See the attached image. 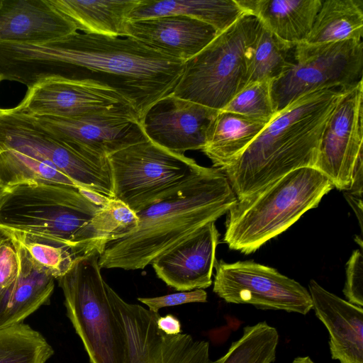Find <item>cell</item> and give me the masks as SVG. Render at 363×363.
Segmentation results:
<instances>
[{
	"mask_svg": "<svg viewBox=\"0 0 363 363\" xmlns=\"http://www.w3.org/2000/svg\"><path fill=\"white\" fill-rule=\"evenodd\" d=\"M184 62L130 37L74 33L43 43H0V78L31 87L50 77L90 79L126 98L139 121L170 94Z\"/></svg>",
	"mask_w": 363,
	"mask_h": 363,
	"instance_id": "cell-1",
	"label": "cell"
},
{
	"mask_svg": "<svg viewBox=\"0 0 363 363\" xmlns=\"http://www.w3.org/2000/svg\"><path fill=\"white\" fill-rule=\"evenodd\" d=\"M354 86L308 93L278 112L245 151L221 169L237 199L296 169L315 168L325 127Z\"/></svg>",
	"mask_w": 363,
	"mask_h": 363,
	"instance_id": "cell-2",
	"label": "cell"
},
{
	"mask_svg": "<svg viewBox=\"0 0 363 363\" xmlns=\"http://www.w3.org/2000/svg\"><path fill=\"white\" fill-rule=\"evenodd\" d=\"M236 201L223 171L208 167L183 191L137 212L138 223L134 230L102 245L99 267L143 269L205 225L227 213Z\"/></svg>",
	"mask_w": 363,
	"mask_h": 363,
	"instance_id": "cell-3",
	"label": "cell"
},
{
	"mask_svg": "<svg viewBox=\"0 0 363 363\" xmlns=\"http://www.w3.org/2000/svg\"><path fill=\"white\" fill-rule=\"evenodd\" d=\"M333 188L315 168L296 169L237 199L227 213L223 241L230 250L251 254L316 208Z\"/></svg>",
	"mask_w": 363,
	"mask_h": 363,
	"instance_id": "cell-4",
	"label": "cell"
},
{
	"mask_svg": "<svg viewBox=\"0 0 363 363\" xmlns=\"http://www.w3.org/2000/svg\"><path fill=\"white\" fill-rule=\"evenodd\" d=\"M102 206L87 198L80 188L69 185L30 182L2 186L0 228L46 237L92 252L98 249L89 240L87 227Z\"/></svg>",
	"mask_w": 363,
	"mask_h": 363,
	"instance_id": "cell-5",
	"label": "cell"
},
{
	"mask_svg": "<svg viewBox=\"0 0 363 363\" xmlns=\"http://www.w3.org/2000/svg\"><path fill=\"white\" fill-rule=\"evenodd\" d=\"M260 22L245 13L184 62L172 94L218 111L247 84V59Z\"/></svg>",
	"mask_w": 363,
	"mask_h": 363,
	"instance_id": "cell-6",
	"label": "cell"
},
{
	"mask_svg": "<svg viewBox=\"0 0 363 363\" xmlns=\"http://www.w3.org/2000/svg\"><path fill=\"white\" fill-rule=\"evenodd\" d=\"M99 252L79 259L58 279L67 315L91 363H125L123 331L116 318L101 274Z\"/></svg>",
	"mask_w": 363,
	"mask_h": 363,
	"instance_id": "cell-7",
	"label": "cell"
},
{
	"mask_svg": "<svg viewBox=\"0 0 363 363\" xmlns=\"http://www.w3.org/2000/svg\"><path fill=\"white\" fill-rule=\"evenodd\" d=\"M114 199L137 213L183 191L208 169L150 140L108 157Z\"/></svg>",
	"mask_w": 363,
	"mask_h": 363,
	"instance_id": "cell-8",
	"label": "cell"
},
{
	"mask_svg": "<svg viewBox=\"0 0 363 363\" xmlns=\"http://www.w3.org/2000/svg\"><path fill=\"white\" fill-rule=\"evenodd\" d=\"M23 152L42 159L80 189L114 199L108 158L90 157L60 140L37 119L15 107L0 108V149Z\"/></svg>",
	"mask_w": 363,
	"mask_h": 363,
	"instance_id": "cell-9",
	"label": "cell"
},
{
	"mask_svg": "<svg viewBox=\"0 0 363 363\" xmlns=\"http://www.w3.org/2000/svg\"><path fill=\"white\" fill-rule=\"evenodd\" d=\"M362 40L296 45L293 61L272 82L276 113L308 93L335 87H351L362 81Z\"/></svg>",
	"mask_w": 363,
	"mask_h": 363,
	"instance_id": "cell-10",
	"label": "cell"
},
{
	"mask_svg": "<svg viewBox=\"0 0 363 363\" xmlns=\"http://www.w3.org/2000/svg\"><path fill=\"white\" fill-rule=\"evenodd\" d=\"M213 292L227 303L306 315L312 308L309 291L277 269L253 261L216 262Z\"/></svg>",
	"mask_w": 363,
	"mask_h": 363,
	"instance_id": "cell-11",
	"label": "cell"
},
{
	"mask_svg": "<svg viewBox=\"0 0 363 363\" xmlns=\"http://www.w3.org/2000/svg\"><path fill=\"white\" fill-rule=\"evenodd\" d=\"M32 116L79 118L94 115L139 117L130 102L111 87L90 79L50 77L27 89L15 107Z\"/></svg>",
	"mask_w": 363,
	"mask_h": 363,
	"instance_id": "cell-12",
	"label": "cell"
},
{
	"mask_svg": "<svg viewBox=\"0 0 363 363\" xmlns=\"http://www.w3.org/2000/svg\"><path fill=\"white\" fill-rule=\"evenodd\" d=\"M363 84H356L341 100L322 136L315 168L336 189L347 191L362 161Z\"/></svg>",
	"mask_w": 363,
	"mask_h": 363,
	"instance_id": "cell-13",
	"label": "cell"
},
{
	"mask_svg": "<svg viewBox=\"0 0 363 363\" xmlns=\"http://www.w3.org/2000/svg\"><path fill=\"white\" fill-rule=\"evenodd\" d=\"M33 117L55 137L94 159H107L121 150L149 140L140 121L126 116Z\"/></svg>",
	"mask_w": 363,
	"mask_h": 363,
	"instance_id": "cell-14",
	"label": "cell"
},
{
	"mask_svg": "<svg viewBox=\"0 0 363 363\" xmlns=\"http://www.w3.org/2000/svg\"><path fill=\"white\" fill-rule=\"evenodd\" d=\"M218 111L170 94L153 104L140 123L149 140L184 155L188 150L203 148Z\"/></svg>",
	"mask_w": 363,
	"mask_h": 363,
	"instance_id": "cell-15",
	"label": "cell"
},
{
	"mask_svg": "<svg viewBox=\"0 0 363 363\" xmlns=\"http://www.w3.org/2000/svg\"><path fill=\"white\" fill-rule=\"evenodd\" d=\"M219 235L215 222L205 225L152 262L156 275L179 291L209 287Z\"/></svg>",
	"mask_w": 363,
	"mask_h": 363,
	"instance_id": "cell-16",
	"label": "cell"
},
{
	"mask_svg": "<svg viewBox=\"0 0 363 363\" xmlns=\"http://www.w3.org/2000/svg\"><path fill=\"white\" fill-rule=\"evenodd\" d=\"M125 36L172 57L187 61L218 35L210 25L181 15L127 21Z\"/></svg>",
	"mask_w": 363,
	"mask_h": 363,
	"instance_id": "cell-17",
	"label": "cell"
},
{
	"mask_svg": "<svg viewBox=\"0 0 363 363\" xmlns=\"http://www.w3.org/2000/svg\"><path fill=\"white\" fill-rule=\"evenodd\" d=\"M313 308L330 335L332 359L340 363H363V309L327 291L311 279Z\"/></svg>",
	"mask_w": 363,
	"mask_h": 363,
	"instance_id": "cell-18",
	"label": "cell"
},
{
	"mask_svg": "<svg viewBox=\"0 0 363 363\" xmlns=\"http://www.w3.org/2000/svg\"><path fill=\"white\" fill-rule=\"evenodd\" d=\"M77 32L49 0H2L0 43H43Z\"/></svg>",
	"mask_w": 363,
	"mask_h": 363,
	"instance_id": "cell-19",
	"label": "cell"
},
{
	"mask_svg": "<svg viewBox=\"0 0 363 363\" xmlns=\"http://www.w3.org/2000/svg\"><path fill=\"white\" fill-rule=\"evenodd\" d=\"M9 238L17 254L18 274L0 292V329L22 323L50 300L55 287V279L49 272L17 240Z\"/></svg>",
	"mask_w": 363,
	"mask_h": 363,
	"instance_id": "cell-20",
	"label": "cell"
},
{
	"mask_svg": "<svg viewBox=\"0 0 363 363\" xmlns=\"http://www.w3.org/2000/svg\"><path fill=\"white\" fill-rule=\"evenodd\" d=\"M106 290L123 331L125 363H160L164 333L157 325L159 313L127 303L108 284Z\"/></svg>",
	"mask_w": 363,
	"mask_h": 363,
	"instance_id": "cell-21",
	"label": "cell"
},
{
	"mask_svg": "<svg viewBox=\"0 0 363 363\" xmlns=\"http://www.w3.org/2000/svg\"><path fill=\"white\" fill-rule=\"evenodd\" d=\"M245 13L283 42L296 45L309 34L323 0H237Z\"/></svg>",
	"mask_w": 363,
	"mask_h": 363,
	"instance_id": "cell-22",
	"label": "cell"
},
{
	"mask_svg": "<svg viewBox=\"0 0 363 363\" xmlns=\"http://www.w3.org/2000/svg\"><path fill=\"white\" fill-rule=\"evenodd\" d=\"M140 0H49L50 4L86 34L125 36V23Z\"/></svg>",
	"mask_w": 363,
	"mask_h": 363,
	"instance_id": "cell-23",
	"label": "cell"
},
{
	"mask_svg": "<svg viewBox=\"0 0 363 363\" xmlns=\"http://www.w3.org/2000/svg\"><path fill=\"white\" fill-rule=\"evenodd\" d=\"M244 14L237 0H140L128 20L181 15L207 23L219 34Z\"/></svg>",
	"mask_w": 363,
	"mask_h": 363,
	"instance_id": "cell-24",
	"label": "cell"
},
{
	"mask_svg": "<svg viewBox=\"0 0 363 363\" xmlns=\"http://www.w3.org/2000/svg\"><path fill=\"white\" fill-rule=\"evenodd\" d=\"M268 123L219 111L201 151L211 160L213 167L221 169L238 158Z\"/></svg>",
	"mask_w": 363,
	"mask_h": 363,
	"instance_id": "cell-25",
	"label": "cell"
},
{
	"mask_svg": "<svg viewBox=\"0 0 363 363\" xmlns=\"http://www.w3.org/2000/svg\"><path fill=\"white\" fill-rule=\"evenodd\" d=\"M362 35V0H325L303 43L318 45L348 40H361Z\"/></svg>",
	"mask_w": 363,
	"mask_h": 363,
	"instance_id": "cell-26",
	"label": "cell"
},
{
	"mask_svg": "<svg viewBox=\"0 0 363 363\" xmlns=\"http://www.w3.org/2000/svg\"><path fill=\"white\" fill-rule=\"evenodd\" d=\"M295 46L279 39L260 23L247 55V84L279 77L293 61Z\"/></svg>",
	"mask_w": 363,
	"mask_h": 363,
	"instance_id": "cell-27",
	"label": "cell"
},
{
	"mask_svg": "<svg viewBox=\"0 0 363 363\" xmlns=\"http://www.w3.org/2000/svg\"><path fill=\"white\" fill-rule=\"evenodd\" d=\"M0 231L17 240L35 262L57 279L67 274L79 259L91 252L46 237L2 228Z\"/></svg>",
	"mask_w": 363,
	"mask_h": 363,
	"instance_id": "cell-28",
	"label": "cell"
},
{
	"mask_svg": "<svg viewBox=\"0 0 363 363\" xmlns=\"http://www.w3.org/2000/svg\"><path fill=\"white\" fill-rule=\"evenodd\" d=\"M30 182L79 187L70 178L42 159L13 149H0L1 187Z\"/></svg>",
	"mask_w": 363,
	"mask_h": 363,
	"instance_id": "cell-29",
	"label": "cell"
},
{
	"mask_svg": "<svg viewBox=\"0 0 363 363\" xmlns=\"http://www.w3.org/2000/svg\"><path fill=\"white\" fill-rule=\"evenodd\" d=\"M53 354L41 333L26 324L0 329V363H46Z\"/></svg>",
	"mask_w": 363,
	"mask_h": 363,
	"instance_id": "cell-30",
	"label": "cell"
},
{
	"mask_svg": "<svg viewBox=\"0 0 363 363\" xmlns=\"http://www.w3.org/2000/svg\"><path fill=\"white\" fill-rule=\"evenodd\" d=\"M278 343L277 330L267 323L247 325L243 328L242 337L219 358V363H272Z\"/></svg>",
	"mask_w": 363,
	"mask_h": 363,
	"instance_id": "cell-31",
	"label": "cell"
},
{
	"mask_svg": "<svg viewBox=\"0 0 363 363\" xmlns=\"http://www.w3.org/2000/svg\"><path fill=\"white\" fill-rule=\"evenodd\" d=\"M138 223L136 213L127 205L116 199H109L95 213L87 227L89 241L100 252L106 242L129 233Z\"/></svg>",
	"mask_w": 363,
	"mask_h": 363,
	"instance_id": "cell-32",
	"label": "cell"
},
{
	"mask_svg": "<svg viewBox=\"0 0 363 363\" xmlns=\"http://www.w3.org/2000/svg\"><path fill=\"white\" fill-rule=\"evenodd\" d=\"M272 80L250 82L220 111L269 122L276 116L272 98Z\"/></svg>",
	"mask_w": 363,
	"mask_h": 363,
	"instance_id": "cell-33",
	"label": "cell"
},
{
	"mask_svg": "<svg viewBox=\"0 0 363 363\" xmlns=\"http://www.w3.org/2000/svg\"><path fill=\"white\" fill-rule=\"evenodd\" d=\"M160 363H219V359L210 358L207 341L195 340L189 334H164Z\"/></svg>",
	"mask_w": 363,
	"mask_h": 363,
	"instance_id": "cell-34",
	"label": "cell"
},
{
	"mask_svg": "<svg viewBox=\"0 0 363 363\" xmlns=\"http://www.w3.org/2000/svg\"><path fill=\"white\" fill-rule=\"evenodd\" d=\"M343 293L350 303L363 306V255L362 249L353 251L346 265Z\"/></svg>",
	"mask_w": 363,
	"mask_h": 363,
	"instance_id": "cell-35",
	"label": "cell"
},
{
	"mask_svg": "<svg viewBox=\"0 0 363 363\" xmlns=\"http://www.w3.org/2000/svg\"><path fill=\"white\" fill-rule=\"evenodd\" d=\"M138 300L147 306L150 311L158 313L160 309L165 307L190 303H205L207 301V293L200 289L157 297L138 298Z\"/></svg>",
	"mask_w": 363,
	"mask_h": 363,
	"instance_id": "cell-36",
	"label": "cell"
},
{
	"mask_svg": "<svg viewBox=\"0 0 363 363\" xmlns=\"http://www.w3.org/2000/svg\"><path fill=\"white\" fill-rule=\"evenodd\" d=\"M0 238V292L14 281L18 274V260L14 246L3 233Z\"/></svg>",
	"mask_w": 363,
	"mask_h": 363,
	"instance_id": "cell-37",
	"label": "cell"
},
{
	"mask_svg": "<svg viewBox=\"0 0 363 363\" xmlns=\"http://www.w3.org/2000/svg\"><path fill=\"white\" fill-rule=\"evenodd\" d=\"M158 329L167 335H177L182 332L179 320L172 314L159 316L157 320Z\"/></svg>",
	"mask_w": 363,
	"mask_h": 363,
	"instance_id": "cell-38",
	"label": "cell"
},
{
	"mask_svg": "<svg viewBox=\"0 0 363 363\" xmlns=\"http://www.w3.org/2000/svg\"><path fill=\"white\" fill-rule=\"evenodd\" d=\"M291 363H315L309 357H298Z\"/></svg>",
	"mask_w": 363,
	"mask_h": 363,
	"instance_id": "cell-39",
	"label": "cell"
},
{
	"mask_svg": "<svg viewBox=\"0 0 363 363\" xmlns=\"http://www.w3.org/2000/svg\"><path fill=\"white\" fill-rule=\"evenodd\" d=\"M1 235H2V233H1V232L0 231V238H1Z\"/></svg>",
	"mask_w": 363,
	"mask_h": 363,
	"instance_id": "cell-40",
	"label": "cell"
},
{
	"mask_svg": "<svg viewBox=\"0 0 363 363\" xmlns=\"http://www.w3.org/2000/svg\"><path fill=\"white\" fill-rule=\"evenodd\" d=\"M2 0H0V4H1Z\"/></svg>",
	"mask_w": 363,
	"mask_h": 363,
	"instance_id": "cell-41",
	"label": "cell"
},
{
	"mask_svg": "<svg viewBox=\"0 0 363 363\" xmlns=\"http://www.w3.org/2000/svg\"><path fill=\"white\" fill-rule=\"evenodd\" d=\"M1 82V78H0V82Z\"/></svg>",
	"mask_w": 363,
	"mask_h": 363,
	"instance_id": "cell-42",
	"label": "cell"
},
{
	"mask_svg": "<svg viewBox=\"0 0 363 363\" xmlns=\"http://www.w3.org/2000/svg\"><path fill=\"white\" fill-rule=\"evenodd\" d=\"M0 187H1V185H0Z\"/></svg>",
	"mask_w": 363,
	"mask_h": 363,
	"instance_id": "cell-43",
	"label": "cell"
}]
</instances>
